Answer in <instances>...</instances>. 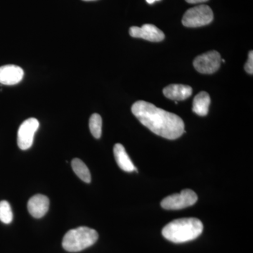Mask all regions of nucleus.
I'll return each mask as SVG.
<instances>
[{
    "label": "nucleus",
    "mask_w": 253,
    "mask_h": 253,
    "mask_svg": "<svg viewBox=\"0 0 253 253\" xmlns=\"http://www.w3.org/2000/svg\"><path fill=\"white\" fill-rule=\"evenodd\" d=\"M24 71L16 65L0 66V84L14 85L22 81Z\"/></svg>",
    "instance_id": "nucleus-9"
},
{
    "label": "nucleus",
    "mask_w": 253,
    "mask_h": 253,
    "mask_svg": "<svg viewBox=\"0 0 253 253\" xmlns=\"http://www.w3.org/2000/svg\"><path fill=\"white\" fill-rule=\"evenodd\" d=\"M113 153H114L116 162L121 169L127 172L136 171V168L134 167V164L131 162L127 153L126 152V149L122 144H116L115 145L114 148H113Z\"/></svg>",
    "instance_id": "nucleus-12"
},
{
    "label": "nucleus",
    "mask_w": 253,
    "mask_h": 253,
    "mask_svg": "<svg viewBox=\"0 0 253 253\" xmlns=\"http://www.w3.org/2000/svg\"><path fill=\"white\" fill-rule=\"evenodd\" d=\"M13 220V212L11 206L7 201H0V221L9 224Z\"/></svg>",
    "instance_id": "nucleus-16"
},
{
    "label": "nucleus",
    "mask_w": 253,
    "mask_h": 253,
    "mask_svg": "<svg viewBox=\"0 0 253 253\" xmlns=\"http://www.w3.org/2000/svg\"><path fill=\"white\" fill-rule=\"evenodd\" d=\"M220 54L216 51H208L197 56L194 61V68L203 74H212L220 67Z\"/></svg>",
    "instance_id": "nucleus-6"
},
{
    "label": "nucleus",
    "mask_w": 253,
    "mask_h": 253,
    "mask_svg": "<svg viewBox=\"0 0 253 253\" xmlns=\"http://www.w3.org/2000/svg\"><path fill=\"white\" fill-rule=\"evenodd\" d=\"M89 126L93 136L96 139H99L102 133V119L101 116L97 113L91 115L89 118Z\"/></svg>",
    "instance_id": "nucleus-15"
},
{
    "label": "nucleus",
    "mask_w": 253,
    "mask_h": 253,
    "mask_svg": "<svg viewBox=\"0 0 253 253\" xmlns=\"http://www.w3.org/2000/svg\"><path fill=\"white\" fill-rule=\"evenodd\" d=\"M146 1H147L149 4H153L155 1H159V0H146Z\"/></svg>",
    "instance_id": "nucleus-19"
},
{
    "label": "nucleus",
    "mask_w": 253,
    "mask_h": 253,
    "mask_svg": "<svg viewBox=\"0 0 253 253\" xmlns=\"http://www.w3.org/2000/svg\"><path fill=\"white\" fill-rule=\"evenodd\" d=\"M129 35L132 38H142L150 42H161L165 39L162 31L152 24H144L141 27L132 26L129 28Z\"/></svg>",
    "instance_id": "nucleus-8"
},
{
    "label": "nucleus",
    "mask_w": 253,
    "mask_h": 253,
    "mask_svg": "<svg viewBox=\"0 0 253 253\" xmlns=\"http://www.w3.org/2000/svg\"><path fill=\"white\" fill-rule=\"evenodd\" d=\"M39 126V121L34 118H28L18 128L17 137L18 146L20 149L27 150L31 147L35 134Z\"/></svg>",
    "instance_id": "nucleus-7"
},
{
    "label": "nucleus",
    "mask_w": 253,
    "mask_h": 253,
    "mask_svg": "<svg viewBox=\"0 0 253 253\" xmlns=\"http://www.w3.org/2000/svg\"><path fill=\"white\" fill-rule=\"evenodd\" d=\"M204 230L201 220L196 218H182L171 221L163 228V236L175 244H182L197 239Z\"/></svg>",
    "instance_id": "nucleus-2"
},
{
    "label": "nucleus",
    "mask_w": 253,
    "mask_h": 253,
    "mask_svg": "<svg viewBox=\"0 0 253 253\" xmlns=\"http://www.w3.org/2000/svg\"><path fill=\"white\" fill-rule=\"evenodd\" d=\"M98 238L99 234L94 229L81 226L77 229H71L65 234L62 246L68 252H80L94 245Z\"/></svg>",
    "instance_id": "nucleus-3"
},
{
    "label": "nucleus",
    "mask_w": 253,
    "mask_h": 253,
    "mask_svg": "<svg viewBox=\"0 0 253 253\" xmlns=\"http://www.w3.org/2000/svg\"><path fill=\"white\" fill-rule=\"evenodd\" d=\"M49 207V200L44 195L37 194L28 201V212L33 217L37 219L45 215Z\"/></svg>",
    "instance_id": "nucleus-10"
},
{
    "label": "nucleus",
    "mask_w": 253,
    "mask_h": 253,
    "mask_svg": "<svg viewBox=\"0 0 253 253\" xmlns=\"http://www.w3.org/2000/svg\"><path fill=\"white\" fill-rule=\"evenodd\" d=\"M197 201V194L194 191L185 189L181 191L180 194L165 198L161 202V206L166 210H181L192 206Z\"/></svg>",
    "instance_id": "nucleus-5"
},
{
    "label": "nucleus",
    "mask_w": 253,
    "mask_h": 253,
    "mask_svg": "<svg viewBox=\"0 0 253 253\" xmlns=\"http://www.w3.org/2000/svg\"><path fill=\"white\" fill-rule=\"evenodd\" d=\"M71 166L74 172L78 177L86 183L91 182V174L87 166L79 158H74L71 162Z\"/></svg>",
    "instance_id": "nucleus-14"
},
{
    "label": "nucleus",
    "mask_w": 253,
    "mask_h": 253,
    "mask_svg": "<svg viewBox=\"0 0 253 253\" xmlns=\"http://www.w3.org/2000/svg\"><path fill=\"white\" fill-rule=\"evenodd\" d=\"M192 88L185 84H169L163 89L165 96L174 101H183L188 99L192 94Z\"/></svg>",
    "instance_id": "nucleus-11"
},
{
    "label": "nucleus",
    "mask_w": 253,
    "mask_h": 253,
    "mask_svg": "<svg viewBox=\"0 0 253 253\" xmlns=\"http://www.w3.org/2000/svg\"><path fill=\"white\" fill-rule=\"evenodd\" d=\"M131 112L143 126L166 139L173 140L185 133L184 121L180 117L151 103L136 101L131 106Z\"/></svg>",
    "instance_id": "nucleus-1"
},
{
    "label": "nucleus",
    "mask_w": 253,
    "mask_h": 253,
    "mask_svg": "<svg viewBox=\"0 0 253 253\" xmlns=\"http://www.w3.org/2000/svg\"><path fill=\"white\" fill-rule=\"evenodd\" d=\"M208 0H186V2L189 4H198V3H203L208 1Z\"/></svg>",
    "instance_id": "nucleus-18"
},
{
    "label": "nucleus",
    "mask_w": 253,
    "mask_h": 253,
    "mask_svg": "<svg viewBox=\"0 0 253 253\" xmlns=\"http://www.w3.org/2000/svg\"><path fill=\"white\" fill-rule=\"evenodd\" d=\"M213 12L207 5H199L186 11L182 18V24L186 27L197 28L212 22Z\"/></svg>",
    "instance_id": "nucleus-4"
},
{
    "label": "nucleus",
    "mask_w": 253,
    "mask_h": 253,
    "mask_svg": "<svg viewBox=\"0 0 253 253\" xmlns=\"http://www.w3.org/2000/svg\"><path fill=\"white\" fill-rule=\"evenodd\" d=\"M211 100L206 91H201L195 96L193 101V111L200 116H207Z\"/></svg>",
    "instance_id": "nucleus-13"
},
{
    "label": "nucleus",
    "mask_w": 253,
    "mask_h": 253,
    "mask_svg": "<svg viewBox=\"0 0 253 253\" xmlns=\"http://www.w3.org/2000/svg\"><path fill=\"white\" fill-rule=\"evenodd\" d=\"M245 70L249 74L253 75V51H251L249 54V59L247 63L245 65Z\"/></svg>",
    "instance_id": "nucleus-17"
},
{
    "label": "nucleus",
    "mask_w": 253,
    "mask_h": 253,
    "mask_svg": "<svg viewBox=\"0 0 253 253\" xmlns=\"http://www.w3.org/2000/svg\"><path fill=\"white\" fill-rule=\"evenodd\" d=\"M83 1H93V0H83Z\"/></svg>",
    "instance_id": "nucleus-20"
}]
</instances>
